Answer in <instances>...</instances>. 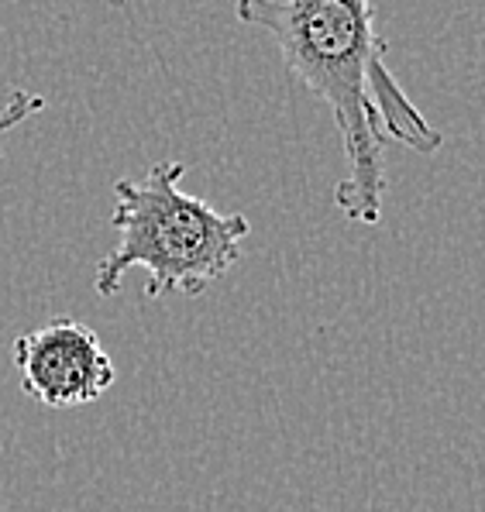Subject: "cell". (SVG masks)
<instances>
[{"label": "cell", "mask_w": 485, "mask_h": 512, "mask_svg": "<svg viewBox=\"0 0 485 512\" xmlns=\"http://www.w3.org/2000/svg\"><path fill=\"white\" fill-rule=\"evenodd\" d=\"M186 162H155L142 179H117L111 227L117 244L93 269L97 296L111 299L131 269L148 272L145 299L200 296L241 262L252 234L245 214H221L186 193Z\"/></svg>", "instance_id": "obj_2"}, {"label": "cell", "mask_w": 485, "mask_h": 512, "mask_svg": "<svg viewBox=\"0 0 485 512\" xmlns=\"http://www.w3.org/2000/svg\"><path fill=\"white\" fill-rule=\"evenodd\" d=\"M111 4H114V7H124V4H128V0H111Z\"/></svg>", "instance_id": "obj_5"}, {"label": "cell", "mask_w": 485, "mask_h": 512, "mask_svg": "<svg viewBox=\"0 0 485 512\" xmlns=\"http://www.w3.org/2000/svg\"><path fill=\"white\" fill-rule=\"evenodd\" d=\"M42 110H45V97L28 93V90H11L4 104H0V138L18 128V124L31 121L35 114H42Z\"/></svg>", "instance_id": "obj_4"}, {"label": "cell", "mask_w": 485, "mask_h": 512, "mask_svg": "<svg viewBox=\"0 0 485 512\" xmlns=\"http://www.w3.org/2000/svg\"><path fill=\"white\" fill-rule=\"evenodd\" d=\"M21 389L49 409H80L114 389V361L97 330L73 317H56L14 341Z\"/></svg>", "instance_id": "obj_3"}, {"label": "cell", "mask_w": 485, "mask_h": 512, "mask_svg": "<svg viewBox=\"0 0 485 512\" xmlns=\"http://www.w3.org/2000/svg\"><path fill=\"white\" fill-rule=\"evenodd\" d=\"M234 14L265 31L289 73L331 110L348 162L334 207L355 224H379L386 141L434 155L444 138L389 73L375 0H238Z\"/></svg>", "instance_id": "obj_1"}]
</instances>
